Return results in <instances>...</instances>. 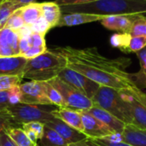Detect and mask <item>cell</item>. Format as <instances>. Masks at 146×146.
Instances as JSON below:
<instances>
[{
    "label": "cell",
    "mask_w": 146,
    "mask_h": 146,
    "mask_svg": "<svg viewBox=\"0 0 146 146\" xmlns=\"http://www.w3.org/2000/svg\"><path fill=\"white\" fill-rule=\"evenodd\" d=\"M44 92L51 104L58 108H67L65 101L60 92L48 81H44Z\"/></svg>",
    "instance_id": "obj_25"
},
{
    "label": "cell",
    "mask_w": 146,
    "mask_h": 146,
    "mask_svg": "<svg viewBox=\"0 0 146 146\" xmlns=\"http://www.w3.org/2000/svg\"><path fill=\"white\" fill-rule=\"evenodd\" d=\"M9 100L11 105L18 104L21 102V92L20 89V86H16L9 89Z\"/></svg>",
    "instance_id": "obj_37"
},
{
    "label": "cell",
    "mask_w": 146,
    "mask_h": 146,
    "mask_svg": "<svg viewBox=\"0 0 146 146\" xmlns=\"http://www.w3.org/2000/svg\"><path fill=\"white\" fill-rule=\"evenodd\" d=\"M56 51L67 59V67L85 75L100 86L118 91L127 90L136 86L132 74L126 71L131 64L129 58H108L96 47L75 49L70 46L58 47Z\"/></svg>",
    "instance_id": "obj_1"
},
{
    "label": "cell",
    "mask_w": 146,
    "mask_h": 146,
    "mask_svg": "<svg viewBox=\"0 0 146 146\" xmlns=\"http://www.w3.org/2000/svg\"><path fill=\"white\" fill-rule=\"evenodd\" d=\"M0 146H1V145H0Z\"/></svg>",
    "instance_id": "obj_45"
},
{
    "label": "cell",
    "mask_w": 146,
    "mask_h": 146,
    "mask_svg": "<svg viewBox=\"0 0 146 146\" xmlns=\"http://www.w3.org/2000/svg\"><path fill=\"white\" fill-rule=\"evenodd\" d=\"M67 59L56 50H47L43 54L28 59L23 72V79L49 81L58 76L67 67Z\"/></svg>",
    "instance_id": "obj_3"
},
{
    "label": "cell",
    "mask_w": 146,
    "mask_h": 146,
    "mask_svg": "<svg viewBox=\"0 0 146 146\" xmlns=\"http://www.w3.org/2000/svg\"><path fill=\"white\" fill-rule=\"evenodd\" d=\"M68 146H91V145H90V144L87 142V139H83V140H80V141H78V142H74V143L68 144Z\"/></svg>",
    "instance_id": "obj_42"
},
{
    "label": "cell",
    "mask_w": 146,
    "mask_h": 146,
    "mask_svg": "<svg viewBox=\"0 0 146 146\" xmlns=\"http://www.w3.org/2000/svg\"><path fill=\"white\" fill-rule=\"evenodd\" d=\"M57 107L49 104H29L20 103L11 105L7 110L13 116L15 121L22 126L25 123L38 121L45 124L55 118L53 111Z\"/></svg>",
    "instance_id": "obj_5"
},
{
    "label": "cell",
    "mask_w": 146,
    "mask_h": 146,
    "mask_svg": "<svg viewBox=\"0 0 146 146\" xmlns=\"http://www.w3.org/2000/svg\"><path fill=\"white\" fill-rule=\"evenodd\" d=\"M127 103L133 116V124L134 127L146 130V108L133 98L127 91H120Z\"/></svg>",
    "instance_id": "obj_15"
},
{
    "label": "cell",
    "mask_w": 146,
    "mask_h": 146,
    "mask_svg": "<svg viewBox=\"0 0 146 146\" xmlns=\"http://www.w3.org/2000/svg\"><path fill=\"white\" fill-rule=\"evenodd\" d=\"M140 64V70L136 74H132L133 80L139 88H146V47L136 52Z\"/></svg>",
    "instance_id": "obj_23"
},
{
    "label": "cell",
    "mask_w": 146,
    "mask_h": 146,
    "mask_svg": "<svg viewBox=\"0 0 146 146\" xmlns=\"http://www.w3.org/2000/svg\"><path fill=\"white\" fill-rule=\"evenodd\" d=\"M80 112L84 126V134L87 139H104L118 135L108 126L86 110H80Z\"/></svg>",
    "instance_id": "obj_9"
},
{
    "label": "cell",
    "mask_w": 146,
    "mask_h": 146,
    "mask_svg": "<svg viewBox=\"0 0 146 146\" xmlns=\"http://www.w3.org/2000/svg\"><path fill=\"white\" fill-rule=\"evenodd\" d=\"M95 1H98V0H56L55 2L60 7H64V6L84 4V3H92Z\"/></svg>",
    "instance_id": "obj_38"
},
{
    "label": "cell",
    "mask_w": 146,
    "mask_h": 146,
    "mask_svg": "<svg viewBox=\"0 0 146 146\" xmlns=\"http://www.w3.org/2000/svg\"><path fill=\"white\" fill-rule=\"evenodd\" d=\"M139 14L106 15L100 21L101 24L107 29L116 31L118 33H128L131 27Z\"/></svg>",
    "instance_id": "obj_13"
},
{
    "label": "cell",
    "mask_w": 146,
    "mask_h": 146,
    "mask_svg": "<svg viewBox=\"0 0 146 146\" xmlns=\"http://www.w3.org/2000/svg\"><path fill=\"white\" fill-rule=\"evenodd\" d=\"M22 104L53 105L44 92V81L30 80L20 85Z\"/></svg>",
    "instance_id": "obj_8"
},
{
    "label": "cell",
    "mask_w": 146,
    "mask_h": 146,
    "mask_svg": "<svg viewBox=\"0 0 146 146\" xmlns=\"http://www.w3.org/2000/svg\"><path fill=\"white\" fill-rule=\"evenodd\" d=\"M55 117L61 119L73 128L84 133V126L80 110L69 108H56L53 111Z\"/></svg>",
    "instance_id": "obj_18"
},
{
    "label": "cell",
    "mask_w": 146,
    "mask_h": 146,
    "mask_svg": "<svg viewBox=\"0 0 146 146\" xmlns=\"http://www.w3.org/2000/svg\"><path fill=\"white\" fill-rule=\"evenodd\" d=\"M5 132L17 146H37L29 139L22 127H12Z\"/></svg>",
    "instance_id": "obj_24"
},
{
    "label": "cell",
    "mask_w": 146,
    "mask_h": 146,
    "mask_svg": "<svg viewBox=\"0 0 146 146\" xmlns=\"http://www.w3.org/2000/svg\"><path fill=\"white\" fill-rule=\"evenodd\" d=\"M9 1L21 8L22 6H25V5L30 4V3H35L36 0H9Z\"/></svg>",
    "instance_id": "obj_41"
},
{
    "label": "cell",
    "mask_w": 146,
    "mask_h": 146,
    "mask_svg": "<svg viewBox=\"0 0 146 146\" xmlns=\"http://www.w3.org/2000/svg\"><path fill=\"white\" fill-rule=\"evenodd\" d=\"M128 33L132 37L146 36V17L143 14L138 15Z\"/></svg>",
    "instance_id": "obj_30"
},
{
    "label": "cell",
    "mask_w": 146,
    "mask_h": 146,
    "mask_svg": "<svg viewBox=\"0 0 146 146\" xmlns=\"http://www.w3.org/2000/svg\"><path fill=\"white\" fill-rule=\"evenodd\" d=\"M20 33L4 27L0 30V57L20 56Z\"/></svg>",
    "instance_id": "obj_10"
},
{
    "label": "cell",
    "mask_w": 146,
    "mask_h": 146,
    "mask_svg": "<svg viewBox=\"0 0 146 146\" xmlns=\"http://www.w3.org/2000/svg\"><path fill=\"white\" fill-rule=\"evenodd\" d=\"M91 146H134L118 139V135L104 139H87Z\"/></svg>",
    "instance_id": "obj_28"
},
{
    "label": "cell",
    "mask_w": 146,
    "mask_h": 146,
    "mask_svg": "<svg viewBox=\"0 0 146 146\" xmlns=\"http://www.w3.org/2000/svg\"><path fill=\"white\" fill-rule=\"evenodd\" d=\"M3 1H4V0H0V3H1V2H3Z\"/></svg>",
    "instance_id": "obj_43"
},
{
    "label": "cell",
    "mask_w": 146,
    "mask_h": 146,
    "mask_svg": "<svg viewBox=\"0 0 146 146\" xmlns=\"http://www.w3.org/2000/svg\"><path fill=\"white\" fill-rule=\"evenodd\" d=\"M42 15L49 23L50 28L57 27V24L62 16V9L56 2L41 3Z\"/></svg>",
    "instance_id": "obj_20"
},
{
    "label": "cell",
    "mask_w": 146,
    "mask_h": 146,
    "mask_svg": "<svg viewBox=\"0 0 146 146\" xmlns=\"http://www.w3.org/2000/svg\"><path fill=\"white\" fill-rule=\"evenodd\" d=\"M9 100V90L0 92V110H6L10 106Z\"/></svg>",
    "instance_id": "obj_39"
},
{
    "label": "cell",
    "mask_w": 146,
    "mask_h": 146,
    "mask_svg": "<svg viewBox=\"0 0 146 146\" xmlns=\"http://www.w3.org/2000/svg\"><path fill=\"white\" fill-rule=\"evenodd\" d=\"M19 33L25 34L27 40L28 50L23 56L27 59L36 57L48 50L45 43V35L37 32H33L28 27L19 32Z\"/></svg>",
    "instance_id": "obj_11"
},
{
    "label": "cell",
    "mask_w": 146,
    "mask_h": 146,
    "mask_svg": "<svg viewBox=\"0 0 146 146\" xmlns=\"http://www.w3.org/2000/svg\"><path fill=\"white\" fill-rule=\"evenodd\" d=\"M44 126L56 131L68 144L78 142L87 139V137L84 133L73 128L72 127L68 126L67 123L62 121L61 119L56 117H55L50 121L46 122Z\"/></svg>",
    "instance_id": "obj_12"
},
{
    "label": "cell",
    "mask_w": 146,
    "mask_h": 146,
    "mask_svg": "<svg viewBox=\"0 0 146 146\" xmlns=\"http://www.w3.org/2000/svg\"><path fill=\"white\" fill-rule=\"evenodd\" d=\"M125 91H127L133 98H134L138 102H139L146 108V93L144 92L140 88H139L137 86H134Z\"/></svg>",
    "instance_id": "obj_35"
},
{
    "label": "cell",
    "mask_w": 146,
    "mask_h": 146,
    "mask_svg": "<svg viewBox=\"0 0 146 146\" xmlns=\"http://www.w3.org/2000/svg\"><path fill=\"white\" fill-rule=\"evenodd\" d=\"M104 15L88 13H62L57 27H74L81 24L100 21Z\"/></svg>",
    "instance_id": "obj_17"
},
{
    "label": "cell",
    "mask_w": 146,
    "mask_h": 146,
    "mask_svg": "<svg viewBox=\"0 0 146 146\" xmlns=\"http://www.w3.org/2000/svg\"><path fill=\"white\" fill-rule=\"evenodd\" d=\"M131 38L132 36L129 33H115L110 37V44L113 47L118 48L121 51L127 53V48Z\"/></svg>",
    "instance_id": "obj_27"
},
{
    "label": "cell",
    "mask_w": 146,
    "mask_h": 146,
    "mask_svg": "<svg viewBox=\"0 0 146 146\" xmlns=\"http://www.w3.org/2000/svg\"><path fill=\"white\" fill-rule=\"evenodd\" d=\"M86 111L88 112L90 115H93L94 117H96L97 119H98L99 121H101L103 123L108 126L110 129H112L118 135L121 134V133L123 132L127 125L123 121H120L115 116H114L112 114H110V112L104 110V109L98 106L93 105L92 108H90L89 110Z\"/></svg>",
    "instance_id": "obj_16"
},
{
    "label": "cell",
    "mask_w": 146,
    "mask_h": 146,
    "mask_svg": "<svg viewBox=\"0 0 146 146\" xmlns=\"http://www.w3.org/2000/svg\"><path fill=\"white\" fill-rule=\"evenodd\" d=\"M0 145L1 146H17L5 131H2L0 133Z\"/></svg>",
    "instance_id": "obj_40"
},
{
    "label": "cell",
    "mask_w": 146,
    "mask_h": 146,
    "mask_svg": "<svg viewBox=\"0 0 146 146\" xmlns=\"http://www.w3.org/2000/svg\"><path fill=\"white\" fill-rule=\"evenodd\" d=\"M22 18L27 27H31L42 17L41 3H30L20 8Z\"/></svg>",
    "instance_id": "obj_21"
},
{
    "label": "cell",
    "mask_w": 146,
    "mask_h": 146,
    "mask_svg": "<svg viewBox=\"0 0 146 146\" xmlns=\"http://www.w3.org/2000/svg\"><path fill=\"white\" fill-rule=\"evenodd\" d=\"M20 126L21 125L15 121L13 116L7 109L0 110V133L2 131H7L12 127H20Z\"/></svg>",
    "instance_id": "obj_32"
},
{
    "label": "cell",
    "mask_w": 146,
    "mask_h": 146,
    "mask_svg": "<svg viewBox=\"0 0 146 146\" xmlns=\"http://www.w3.org/2000/svg\"><path fill=\"white\" fill-rule=\"evenodd\" d=\"M57 77L77 89L91 100L100 87V85L97 82L68 67L63 68Z\"/></svg>",
    "instance_id": "obj_7"
},
{
    "label": "cell",
    "mask_w": 146,
    "mask_h": 146,
    "mask_svg": "<svg viewBox=\"0 0 146 146\" xmlns=\"http://www.w3.org/2000/svg\"><path fill=\"white\" fill-rule=\"evenodd\" d=\"M62 13H88L98 15H120L146 13L144 0H98L95 2L61 7Z\"/></svg>",
    "instance_id": "obj_2"
},
{
    "label": "cell",
    "mask_w": 146,
    "mask_h": 146,
    "mask_svg": "<svg viewBox=\"0 0 146 146\" xmlns=\"http://www.w3.org/2000/svg\"><path fill=\"white\" fill-rule=\"evenodd\" d=\"M118 139L125 143L134 146H146V130L140 129L133 125H126Z\"/></svg>",
    "instance_id": "obj_19"
},
{
    "label": "cell",
    "mask_w": 146,
    "mask_h": 146,
    "mask_svg": "<svg viewBox=\"0 0 146 146\" xmlns=\"http://www.w3.org/2000/svg\"><path fill=\"white\" fill-rule=\"evenodd\" d=\"M22 129L24 131H32L34 133L37 137L38 138V140L43 137L44 131V124L38 121H32L28 123H25L22 125Z\"/></svg>",
    "instance_id": "obj_34"
},
{
    "label": "cell",
    "mask_w": 146,
    "mask_h": 146,
    "mask_svg": "<svg viewBox=\"0 0 146 146\" xmlns=\"http://www.w3.org/2000/svg\"><path fill=\"white\" fill-rule=\"evenodd\" d=\"M48 82H50L62 96L67 108L77 110H87L94 105L90 98L58 77H56Z\"/></svg>",
    "instance_id": "obj_6"
},
{
    "label": "cell",
    "mask_w": 146,
    "mask_h": 146,
    "mask_svg": "<svg viewBox=\"0 0 146 146\" xmlns=\"http://www.w3.org/2000/svg\"><path fill=\"white\" fill-rule=\"evenodd\" d=\"M5 27H8L11 30L16 31V32H21V30H23L25 27H27L25 21L22 18L20 8L18 9H16L9 17V19L8 20Z\"/></svg>",
    "instance_id": "obj_29"
},
{
    "label": "cell",
    "mask_w": 146,
    "mask_h": 146,
    "mask_svg": "<svg viewBox=\"0 0 146 146\" xmlns=\"http://www.w3.org/2000/svg\"><path fill=\"white\" fill-rule=\"evenodd\" d=\"M22 79L21 76L0 75V92L8 91L16 86H20Z\"/></svg>",
    "instance_id": "obj_31"
},
{
    "label": "cell",
    "mask_w": 146,
    "mask_h": 146,
    "mask_svg": "<svg viewBox=\"0 0 146 146\" xmlns=\"http://www.w3.org/2000/svg\"><path fill=\"white\" fill-rule=\"evenodd\" d=\"M19 8L9 0H4L0 3V30L5 27L10 15Z\"/></svg>",
    "instance_id": "obj_26"
},
{
    "label": "cell",
    "mask_w": 146,
    "mask_h": 146,
    "mask_svg": "<svg viewBox=\"0 0 146 146\" xmlns=\"http://www.w3.org/2000/svg\"><path fill=\"white\" fill-rule=\"evenodd\" d=\"M27 60L21 56L0 57V75L21 76L23 78Z\"/></svg>",
    "instance_id": "obj_14"
},
{
    "label": "cell",
    "mask_w": 146,
    "mask_h": 146,
    "mask_svg": "<svg viewBox=\"0 0 146 146\" xmlns=\"http://www.w3.org/2000/svg\"><path fill=\"white\" fill-rule=\"evenodd\" d=\"M146 47V36L132 37L127 48V53L138 52Z\"/></svg>",
    "instance_id": "obj_33"
},
{
    "label": "cell",
    "mask_w": 146,
    "mask_h": 146,
    "mask_svg": "<svg viewBox=\"0 0 146 146\" xmlns=\"http://www.w3.org/2000/svg\"><path fill=\"white\" fill-rule=\"evenodd\" d=\"M92 101L94 105L110 112L125 124H133L130 109L120 91L109 86H100Z\"/></svg>",
    "instance_id": "obj_4"
},
{
    "label": "cell",
    "mask_w": 146,
    "mask_h": 146,
    "mask_svg": "<svg viewBox=\"0 0 146 146\" xmlns=\"http://www.w3.org/2000/svg\"><path fill=\"white\" fill-rule=\"evenodd\" d=\"M144 1H145V2H146V0H144Z\"/></svg>",
    "instance_id": "obj_44"
},
{
    "label": "cell",
    "mask_w": 146,
    "mask_h": 146,
    "mask_svg": "<svg viewBox=\"0 0 146 146\" xmlns=\"http://www.w3.org/2000/svg\"><path fill=\"white\" fill-rule=\"evenodd\" d=\"M68 145L56 131L46 126H44L43 137L37 143V146H68Z\"/></svg>",
    "instance_id": "obj_22"
},
{
    "label": "cell",
    "mask_w": 146,
    "mask_h": 146,
    "mask_svg": "<svg viewBox=\"0 0 146 146\" xmlns=\"http://www.w3.org/2000/svg\"><path fill=\"white\" fill-rule=\"evenodd\" d=\"M29 28L33 32H37V33H39L45 35L47 33V32L50 29V27L49 23L44 20V18L42 15V17Z\"/></svg>",
    "instance_id": "obj_36"
}]
</instances>
